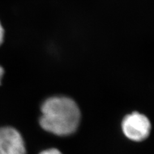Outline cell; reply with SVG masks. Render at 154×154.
I'll return each mask as SVG.
<instances>
[{
  "instance_id": "6da1fadb",
  "label": "cell",
  "mask_w": 154,
  "mask_h": 154,
  "mask_svg": "<svg viewBox=\"0 0 154 154\" xmlns=\"http://www.w3.org/2000/svg\"><path fill=\"white\" fill-rule=\"evenodd\" d=\"M41 112V127L57 136H69L80 124V109L69 98L55 96L48 98L42 105Z\"/></svg>"
},
{
  "instance_id": "7a4b0ae2",
  "label": "cell",
  "mask_w": 154,
  "mask_h": 154,
  "mask_svg": "<svg viewBox=\"0 0 154 154\" xmlns=\"http://www.w3.org/2000/svg\"><path fill=\"white\" fill-rule=\"evenodd\" d=\"M125 136L132 141H144L150 135L151 124L148 118L139 113L133 112L125 116L122 122Z\"/></svg>"
},
{
  "instance_id": "3957f363",
  "label": "cell",
  "mask_w": 154,
  "mask_h": 154,
  "mask_svg": "<svg viewBox=\"0 0 154 154\" xmlns=\"http://www.w3.org/2000/svg\"><path fill=\"white\" fill-rule=\"evenodd\" d=\"M21 134L11 127L0 128V154H26Z\"/></svg>"
},
{
  "instance_id": "277c9868",
  "label": "cell",
  "mask_w": 154,
  "mask_h": 154,
  "mask_svg": "<svg viewBox=\"0 0 154 154\" xmlns=\"http://www.w3.org/2000/svg\"><path fill=\"white\" fill-rule=\"evenodd\" d=\"M39 154H62L59 150L56 148H50L41 152Z\"/></svg>"
},
{
  "instance_id": "5b68a950",
  "label": "cell",
  "mask_w": 154,
  "mask_h": 154,
  "mask_svg": "<svg viewBox=\"0 0 154 154\" xmlns=\"http://www.w3.org/2000/svg\"><path fill=\"white\" fill-rule=\"evenodd\" d=\"M4 36H5V30L2 25L1 23H0V46L2 45L4 41Z\"/></svg>"
},
{
  "instance_id": "8992f818",
  "label": "cell",
  "mask_w": 154,
  "mask_h": 154,
  "mask_svg": "<svg viewBox=\"0 0 154 154\" xmlns=\"http://www.w3.org/2000/svg\"><path fill=\"white\" fill-rule=\"evenodd\" d=\"M4 75V69L3 67L0 66V84H1V82H2V79L3 78Z\"/></svg>"
}]
</instances>
